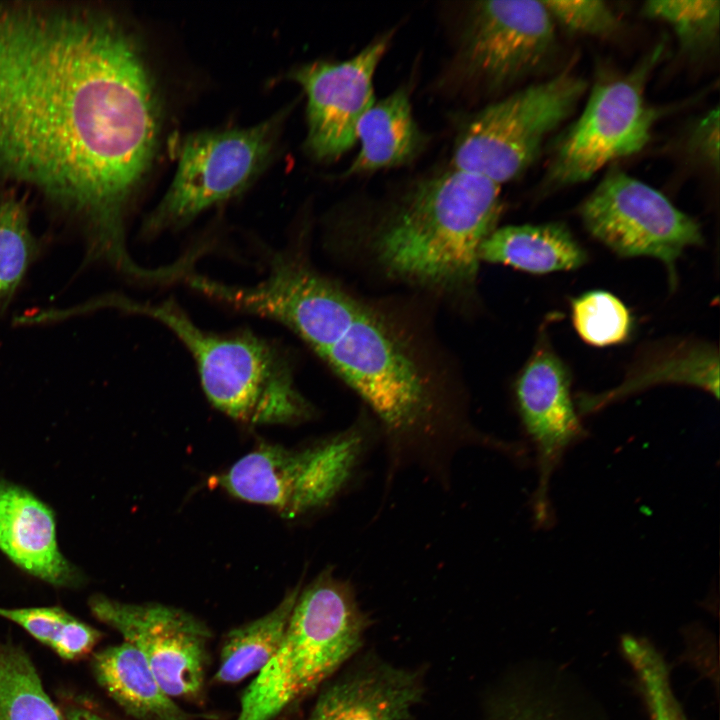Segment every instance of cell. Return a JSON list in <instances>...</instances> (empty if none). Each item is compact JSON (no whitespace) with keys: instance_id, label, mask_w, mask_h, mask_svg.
<instances>
[{"instance_id":"obj_29","label":"cell","mask_w":720,"mask_h":720,"mask_svg":"<svg viewBox=\"0 0 720 720\" xmlns=\"http://www.w3.org/2000/svg\"><path fill=\"white\" fill-rule=\"evenodd\" d=\"M689 144L693 152L712 168L719 167V109L710 110L694 127Z\"/></svg>"},{"instance_id":"obj_8","label":"cell","mask_w":720,"mask_h":720,"mask_svg":"<svg viewBox=\"0 0 720 720\" xmlns=\"http://www.w3.org/2000/svg\"><path fill=\"white\" fill-rule=\"evenodd\" d=\"M287 110L247 128L194 133L182 143L173 180L144 231L182 227L241 193L269 164Z\"/></svg>"},{"instance_id":"obj_28","label":"cell","mask_w":720,"mask_h":720,"mask_svg":"<svg viewBox=\"0 0 720 720\" xmlns=\"http://www.w3.org/2000/svg\"><path fill=\"white\" fill-rule=\"evenodd\" d=\"M543 3L555 24L569 32L609 37L620 27L615 11L602 0H551Z\"/></svg>"},{"instance_id":"obj_6","label":"cell","mask_w":720,"mask_h":720,"mask_svg":"<svg viewBox=\"0 0 720 720\" xmlns=\"http://www.w3.org/2000/svg\"><path fill=\"white\" fill-rule=\"evenodd\" d=\"M587 82L569 71L529 85L476 113L459 133L453 169L501 186L522 176L546 139L575 111Z\"/></svg>"},{"instance_id":"obj_18","label":"cell","mask_w":720,"mask_h":720,"mask_svg":"<svg viewBox=\"0 0 720 720\" xmlns=\"http://www.w3.org/2000/svg\"><path fill=\"white\" fill-rule=\"evenodd\" d=\"M361 149L345 175L363 174L404 164L416 156L423 136L413 117L406 88L374 102L360 119Z\"/></svg>"},{"instance_id":"obj_15","label":"cell","mask_w":720,"mask_h":720,"mask_svg":"<svg viewBox=\"0 0 720 720\" xmlns=\"http://www.w3.org/2000/svg\"><path fill=\"white\" fill-rule=\"evenodd\" d=\"M419 697L416 680L405 672H360L327 689L308 720H405Z\"/></svg>"},{"instance_id":"obj_5","label":"cell","mask_w":720,"mask_h":720,"mask_svg":"<svg viewBox=\"0 0 720 720\" xmlns=\"http://www.w3.org/2000/svg\"><path fill=\"white\" fill-rule=\"evenodd\" d=\"M378 435L363 417L299 448L261 443L215 481L231 496L293 519L332 504L349 487Z\"/></svg>"},{"instance_id":"obj_1","label":"cell","mask_w":720,"mask_h":720,"mask_svg":"<svg viewBox=\"0 0 720 720\" xmlns=\"http://www.w3.org/2000/svg\"><path fill=\"white\" fill-rule=\"evenodd\" d=\"M159 131L151 73L111 18L0 12V170L79 215L93 252L125 249Z\"/></svg>"},{"instance_id":"obj_13","label":"cell","mask_w":720,"mask_h":720,"mask_svg":"<svg viewBox=\"0 0 720 720\" xmlns=\"http://www.w3.org/2000/svg\"><path fill=\"white\" fill-rule=\"evenodd\" d=\"M389 40L385 35L348 60L304 64L290 73L307 96L305 148L314 159L334 160L356 143L358 123L375 102L373 77Z\"/></svg>"},{"instance_id":"obj_20","label":"cell","mask_w":720,"mask_h":720,"mask_svg":"<svg viewBox=\"0 0 720 720\" xmlns=\"http://www.w3.org/2000/svg\"><path fill=\"white\" fill-rule=\"evenodd\" d=\"M298 585L288 591L265 615L232 629L225 637L215 680L236 683L259 672L275 655L285 636L300 593Z\"/></svg>"},{"instance_id":"obj_22","label":"cell","mask_w":720,"mask_h":720,"mask_svg":"<svg viewBox=\"0 0 720 720\" xmlns=\"http://www.w3.org/2000/svg\"><path fill=\"white\" fill-rule=\"evenodd\" d=\"M642 14L668 24L688 56H703L718 46L719 1L651 0L642 6Z\"/></svg>"},{"instance_id":"obj_3","label":"cell","mask_w":720,"mask_h":720,"mask_svg":"<svg viewBox=\"0 0 720 720\" xmlns=\"http://www.w3.org/2000/svg\"><path fill=\"white\" fill-rule=\"evenodd\" d=\"M501 210L500 185L452 168L404 196L374 233L370 251L392 280L462 296L474 288L480 246Z\"/></svg>"},{"instance_id":"obj_21","label":"cell","mask_w":720,"mask_h":720,"mask_svg":"<svg viewBox=\"0 0 720 720\" xmlns=\"http://www.w3.org/2000/svg\"><path fill=\"white\" fill-rule=\"evenodd\" d=\"M0 720H63L28 655L0 642Z\"/></svg>"},{"instance_id":"obj_2","label":"cell","mask_w":720,"mask_h":720,"mask_svg":"<svg viewBox=\"0 0 720 720\" xmlns=\"http://www.w3.org/2000/svg\"><path fill=\"white\" fill-rule=\"evenodd\" d=\"M215 297L285 325L359 395L384 439L387 483L415 466L447 485L460 449L493 446V437L471 424L401 324L304 260L277 254L265 279L253 286L221 283Z\"/></svg>"},{"instance_id":"obj_14","label":"cell","mask_w":720,"mask_h":720,"mask_svg":"<svg viewBox=\"0 0 720 720\" xmlns=\"http://www.w3.org/2000/svg\"><path fill=\"white\" fill-rule=\"evenodd\" d=\"M0 551L48 584L74 587L80 570L60 551L54 511L31 491L0 477Z\"/></svg>"},{"instance_id":"obj_30","label":"cell","mask_w":720,"mask_h":720,"mask_svg":"<svg viewBox=\"0 0 720 720\" xmlns=\"http://www.w3.org/2000/svg\"><path fill=\"white\" fill-rule=\"evenodd\" d=\"M68 720H105V719L90 710H87L84 708H74L68 713Z\"/></svg>"},{"instance_id":"obj_16","label":"cell","mask_w":720,"mask_h":720,"mask_svg":"<svg viewBox=\"0 0 720 720\" xmlns=\"http://www.w3.org/2000/svg\"><path fill=\"white\" fill-rule=\"evenodd\" d=\"M479 259L544 274L576 269L587 254L564 224L546 223L494 229L482 242Z\"/></svg>"},{"instance_id":"obj_23","label":"cell","mask_w":720,"mask_h":720,"mask_svg":"<svg viewBox=\"0 0 720 720\" xmlns=\"http://www.w3.org/2000/svg\"><path fill=\"white\" fill-rule=\"evenodd\" d=\"M38 251L23 202L14 195L3 196L0 199V313L9 305Z\"/></svg>"},{"instance_id":"obj_9","label":"cell","mask_w":720,"mask_h":720,"mask_svg":"<svg viewBox=\"0 0 720 720\" xmlns=\"http://www.w3.org/2000/svg\"><path fill=\"white\" fill-rule=\"evenodd\" d=\"M587 231L622 257H653L665 264L671 286L676 261L703 243L699 224L662 193L619 169L610 170L579 208Z\"/></svg>"},{"instance_id":"obj_27","label":"cell","mask_w":720,"mask_h":720,"mask_svg":"<svg viewBox=\"0 0 720 720\" xmlns=\"http://www.w3.org/2000/svg\"><path fill=\"white\" fill-rule=\"evenodd\" d=\"M584 702L565 688L536 682L512 703L506 720H589Z\"/></svg>"},{"instance_id":"obj_26","label":"cell","mask_w":720,"mask_h":720,"mask_svg":"<svg viewBox=\"0 0 720 720\" xmlns=\"http://www.w3.org/2000/svg\"><path fill=\"white\" fill-rule=\"evenodd\" d=\"M571 316L578 335L593 346L620 344L632 331L630 311L619 298L606 291H589L574 298Z\"/></svg>"},{"instance_id":"obj_24","label":"cell","mask_w":720,"mask_h":720,"mask_svg":"<svg viewBox=\"0 0 720 720\" xmlns=\"http://www.w3.org/2000/svg\"><path fill=\"white\" fill-rule=\"evenodd\" d=\"M0 616L24 628L59 656L73 660L87 655L99 639V632L60 607L6 609Z\"/></svg>"},{"instance_id":"obj_7","label":"cell","mask_w":720,"mask_h":720,"mask_svg":"<svg viewBox=\"0 0 720 720\" xmlns=\"http://www.w3.org/2000/svg\"><path fill=\"white\" fill-rule=\"evenodd\" d=\"M664 49L662 43L656 45L628 73L593 86L582 113L555 144L544 191L587 181L647 145L659 112L648 104L645 87Z\"/></svg>"},{"instance_id":"obj_19","label":"cell","mask_w":720,"mask_h":720,"mask_svg":"<svg viewBox=\"0 0 720 720\" xmlns=\"http://www.w3.org/2000/svg\"><path fill=\"white\" fill-rule=\"evenodd\" d=\"M99 683L127 713L141 720H191L161 687L142 653L128 642L94 657Z\"/></svg>"},{"instance_id":"obj_12","label":"cell","mask_w":720,"mask_h":720,"mask_svg":"<svg viewBox=\"0 0 720 720\" xmlns=\"http://www.w3.org/2000/svg\"><path fill=\"white\" fill-rule=\"evenodd\" d=\"M570 386L566 365L544 343L537 346L515 382L519 415L536 450L537 485L532 512L537 527L551 525V477L566 450L585 435Z\"/></svg>"},{"instance_id":"obj_11","label":"cell","mask_w":720,"mask_h":720,"mask_svg":"<svg viewBox=\"0 0 720 720\" xmlns=\"http://www.w3.org/2000/svg\"><path fill=\"white\" fill-rule=\"evenodd\" d=\"M89 606L96 618L142 653L170 697L199 695L210 637L203 622L183 609L155 602L123 603L95 595Z\"/></svg>"},{"instance_id":"obj_17","label":"cell","mask_w":720,"mask_h":720,"mask_svg":"<svg viewBox=\"0 0 720 720\" xmlns=\"http://www.w3.org/2000/svg\"><path fill=\"white\" fill-rule=\"evenodd\" d=\"M660 383H684L700 387L718 399L719 361L711 346L677 343L647 355L616 388L601 394L582 395L578 410L595 412L634 392Z\"/></svg>"},{"instance_id":"obj_25","label":"cell","mask_w":720,"mask_h":720,"mask_svg":"<svg viewBox=\"0 0 720 720\" xmlns=\"http://www.w3.org/2000/svg\"><path fill=\"white\" fill-rule=\"evenodd\" d=\"M621 649L636 676L650 720H686L672 690L664 658L646 639L625 635Z\"/></svg>"},{"instance_id":"obj_10","label":"cell","mask_w":720,"mask_h":720,"mask_svg":"<svg viewBox=\"0 0 720 720\" xmlns=\"http://www.w3.org/2000/svg\"><path fill=\"white\" fill-rule=\"evenodd\" d=\"M556 47V24L543 1H477L467 12L458 64L468 80L497 90L542 69Z\"/></svg>"},{"instance_id":"obj_4","label":"cell","mask_w":720,"mask_h":720,"mask_svg":"<svg viewBox=\"0 0 720 720\" xmlns=\"http://www.w3.org/2000/svg\"><path fill=\"white\" fill-rule=\"evenodd\" d=\"M102 304L159 321L192 355L201 385L215 408L248 425H289L313 418L315 410L297 389L280 350L249 331L218 334L198 327L171 300L138 302L113 296Z\"/></svg>"}]
</instances>
